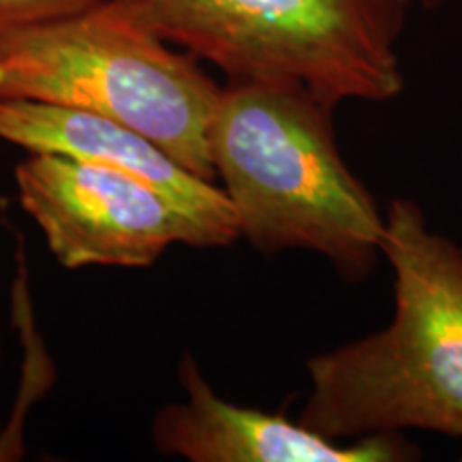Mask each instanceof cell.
Masks as SVG:
<instances>
[{
	"instance_id": "cell-1",
	"label": "cell",
	"mask_w": 462,
	"mask_h": 462,
	"mask_svg": "<svg viewBox=\"0 0 462 462\" xmlns=\"http://www.w3.org/2000/svg\"><path fill=\"white\" fill-rule=\"evenodd\" d=\"M383 253L394 315L306 362L300 421L334 441L430 430L462 439V248L411 198L388 204Z\"/></svg>"
},
{
	"instance_id": "cell-2",
	"label": "cell",
	"mask_w": 462,
	"mask_h": 462,
	"mask_svg": "<svg viewBox=\"0 0 462 462\" xmlns=\"http://www.w3.org/2000/svg\"><path fill=\"white\" fill-rule=\"evenodd\" d=\"M332 112L300 84L227 79L208 150L240 238L263 255L317 253L356 282L383 257L385 215L345 163Z\"/></svg>"
},
{
	"instance_id": "cell-3",
	"label": "cell",
	"mask_w": 462,
	"mask_h": 462,
	"mask_svg": "<svg viewBox=\"0 0 462 462\" xmlns=\"http://www.w3.org/2000/svg\"><path fill=\"white\" fill-rule=\"evenodd\" d=\"M0 97L101 114L204 180L221 86L118 0L0 37Z\"/></svg>"
},
{
	"instance_id": "cell-4",
	"label": "cell",
	"mask_w": 462,
	"mask_h": 462,
	"mask_svg": "<svg viewBox=\"0 0 462 462\" xmlns=\"http://www.w3.org/2000/svg\"><path fill=\"white\" fill-rule=\"evenodd\" d=\"M165 42L227 79L304 86L337 109L402 92L401 0H118Z\"/></svg>"
},
{
	"instance_id": "cell-5",
	"label": "cell",
	"mask_w": 462,
	"mask_h": 462,
	"mask_svg": "<svg viewBox=\"0 0 462 462\" xmlns=\"http://www.w3.org/2000/svg\"><path fill=\"white\" fill-rule=\"evenodd\" d=\"M17 198L62 268H150L167 248H223L236 236L157 184L116 167L28 152Z\"/></svg>"
},
{
	"instance_id": "cell-6",
	"label": "cell",
	"mask_w": 462,
	"mask_h": 462,
	"mask_svg": "<svg viewBox=\"0 0 462 462\" xmlns=\"http://www.w3.org/2000/svg\"><path fill=\"white\" fill-rule=\"evenodd\" d=\"M180 401L165 402L150 421L157 452L189 462H404L420 449L404 435L334 441L302 421L231 402L190 351L178 362Z\"/></svg>"
},
{
	"instance_id": "cell-7",
	"label": "cell",
	"mask_w": 462,
	"mask_h": 462,
	"mask_svg": "<svg viewBox=\"0 0 462 462\" xmlns=\"http://www.w3.org/2000/svg\"><path fill=\"white\" fill-rule=\"evenodd\" d=\"M0 142L28 152L58 154L135 173L240 238L234 210L221 187L184 170L148 137L106 116L56 103L0 97Z\"/></svg>"
},
{
	"instance_id": "cell-8",
	"label": "cell",
	"mask_w": 462,
	"mask_h": 462,
	"mask_svg": "<svg viewBox=\"0 0 462 462\" xmlns=\"http://www.w3.org/2000/svg\"><path fill=\"white\" fill-rule=\"evenodd\" d=\"M107 0H0V37L92 9Z\"/></svg>"
},
{
	"instance_id": "cell-9",
	"label": "cell",
	"mask_w": 462,
	"mask_h": 462,
	"mask_svg": "<svg viewBox=\"0 0 462 462\" xmlns=\"http://www.w3.org/2000/svg\"><path fill=\"white\" fill-rule=\"evenodd\" d=\"M0 360H3V349H0Z\"/></svg>"
}]
</instances>
